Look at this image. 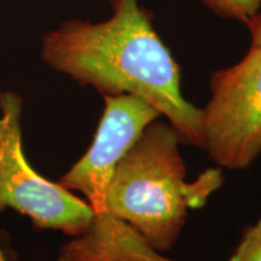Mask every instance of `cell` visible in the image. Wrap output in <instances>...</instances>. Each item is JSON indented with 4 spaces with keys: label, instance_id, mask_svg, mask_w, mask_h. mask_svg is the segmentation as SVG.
Wrapping results in <instances>:
<instances>
[{
    "label": "cell",
    "instance_id": "1",
    "mask_svg": "<svg viewBox=\"0 0 261 261\" xmlns=\"http://www.w3.org/2000/svg\"><path fill=\"white\" fill-rule=\"evenodd\" d=\"M113 16L99 23L65 21L42 39L52 69L103 96L133 94L168 119L182 143L203 149L202 109L181 93L180 67L138 0H110Z\"/></svg>",
    "mask_w": 261,
    "mask_h": 261
},
{
    "label": "cell",
    "instance_id": "2",
    "mask_svg": "<svg viewBox=\"0 0 261 261\" xmlns=\"http://www.w3.org/2000/svg\"><path fill=\"white\" fill-rule=\"evenodd\" d=\"M179 143L171 125L152 121L117 163L107 192V210L159 253L177 243L189 210L203 207L223 184L219 169L187 181Z\"/></svg>",
    "mask_w": 261,
    "mask_h": 261
},
{
    "label": "cell",
    "instance_id": "3",
    "mask_svg": "<svg viewBox=\"0 0 261 261\" xmlns=\"http://www.w3.org/2000/svg\"><path fill=\"white\" fill-rule=\"evenodd\" d=\"M22 98L0 92V212L6 208L31 218L34 227L81 236L92 220L90 204L29 165L22 145Z\"/></svg>",
    "mask_w": 261,
    "mask_h": 261
},
{
    "label": "cell",
    "instance_id": "4",
    "mask_svg": "<svg viewBox=\"0 0 261 261\" xmlns=\"http://www.w3.org/2000/svg\"><path fill=\"white\" fill-rule=\"evenodd\" d=\"M211 99L202 109L203 150L231 171L261 156V46L252 45L232 67L212 75Z\"/></svg>",
    "mask_w": 261,
    "mask_h": 261
},
{
    "label": "cell",
    "instance_id": "5",
    "mask_svg": "<svg viewBox=\"0 0 261 261\" xmlns=\"http://www.w3.org/2000/svg\"><path fill=\"white\" fill-rule=\"evenodd\" d=\"M104 112L87 152L62 175L58 184L89 200L93 214L107 212V192L123 155L145 127L161 117L151 104L133 96H104Z\"/></svg>",
    "mask_w": 261,
    "mask_h": 261
},
{
    "label": "cell",
    "instance_id": "6",
    "mask_svg": "<svg viewBox=\"0 0 261 261\" xmlns=\"http://www.w3.org/2000/svg\"><path fill=\"white\" fill-rule=\"evenodd\" d=\"M58 261H175L152 249L138 231L110 213L93 214L87 230L58 250Z\"/></svg>",
    "mask_w": 261,
    "mask_h": 261
},
{
    "label": "cell",
    "instance_id": "7",
    "mask_svg": "<svg viewBox=\"0 0 261 261\" xmlns=\"http://www.w3.org/2000/svg\"><path fill=\"white\" fill-rule=\"evenodd\" d=\"M214 14L223 18L247 23L259 14L261 0H201Z\"/></svg>",
    "mask_w": 261,
    "mask_h": 261
},
{
    "label": "cell",
    "instance_id": "8",
    "mask_svg": "<svg viewBox=\"0 0 261 261\" xmlns=\"http://www.w3.org/2000/svg\"><path fill=\"white\" fill-rule=\"evenodd\" d=\"M228 261H261V219L246 228Z\"/></svg>",
    "mask_w": 261,
    "mask_h": 261
},
{
    "label": "cell",
    "instance_id": "9",
    "mask_svg": "<svg viewBox=\"0 0 261 261\" xmlns=\"http://www.w3.org/2000/svg\"><path fill=\"white\" fill-rule=\"evenodd\" d=\"M246 25L250 32L252 45H260L261 46V14L254 16L252 19L247 22Z\"/></svg>",
    "mask_w": 261,
    "mask_h": 261
}]
</instances>
